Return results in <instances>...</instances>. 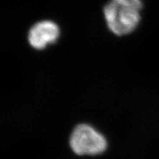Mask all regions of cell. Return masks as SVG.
<instances>
[{"instance_id":"cell-1","label":"cell","mask_w":159,"mask_h":159,"mask_svg":"<svg viewBox=\"0 0 159 159\" xmlns=\"http://www.w3.org/2000/svg\"><path fill=\"white\" fill-rule=\"evenodd\" d=\"M142 8L141 0H111L103 9L108 29L116 35L130 34L138 27Z\"/></svg>"},{"instance_id":"cell-2","label":"cell","mask_w":159,"mask_h":159,"mask_svg":"<svg viewBox=\"0 0 159 159\" xmlns=\"http://www.w3.org/2000/svg\"><path fill=\"white\" fill-rule=\"evenodd\" d=\"M70 146L77 155H97L107 148L105 137L90 125H77L70 137Z\"/></svg>"},{"instance_id":"cell-3","label":"cell","mask_w":159,"mask_h":159,"mask_svg":"<svg viewBox=\"0 0 159 159\" xmlns=\"http://www.w3.org/2000/svg\"><path fill=\"white\" fill-rule=\"evenodd\" d=\"M60 36V28L54 21L43 20L35 23L30 30L28 42L33 48L38 50L45 49L55 43Z\"/></svg>"}]
</instances>
